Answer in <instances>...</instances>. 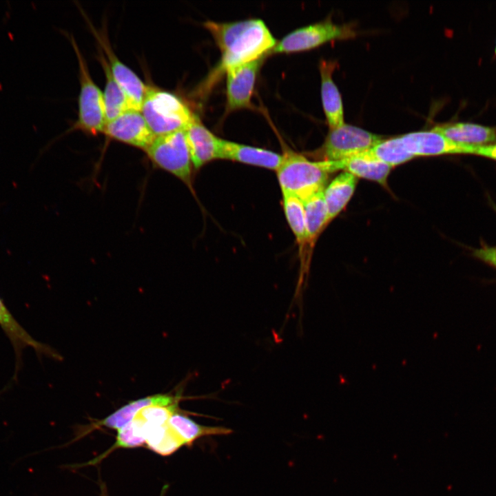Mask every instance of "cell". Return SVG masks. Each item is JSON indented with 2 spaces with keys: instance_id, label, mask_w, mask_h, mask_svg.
I'll return each instance as SVG.
<instances>
[{
  "instance_id": "1",
  "label": "cell",
  "mask_w": 496,
  "mask_h": 496,
  "mask_svg": "<svg viewBox=\"0 0 496 496\" xmlns=\"http://www.w3.org/2000/svg\"><path fill=\"white\" fill-rule=\"evenodd\" d=\"M221 52V59L207 83L233 67L269 54L276 41L265 22L251 19L234 22H204Z\"/></svg>"
},
{
  "instance_id": "2",
  "label": "cell",
  "mask_w": 496,
  "mask_h": 496,
  "mask_svg": "<svg viewBox=\"0 0 496 496\" xmlns=\"http://www.w3.org/2000/svg\"><path fill=\"white\" fill-rule=\"evenodd\" d=\"M276 172L282 193L304 201L324 190L329 173L322 161H312L303 154L285 149Z\"/></svg>"
},
{
  "instance_id": "3",
  "label": "cell",
  "mask_w": 496,
  "mask_h": 496,
  "mask_svg": "<svg viewBox=\"0 0 496 496\" xmlns=\"http://www.w3.org/2000/svg\"><path fill=\"white\" fill-rule=\"evenodd\" d=\"M141 112L156 136L184 130L195 115L176 95L149 85Z\"/></svg>"
},
{
  "instance_id": "4",
  "label": "cell",
  "mask_w": 496,
  "mask_h": 496,
  "mask_svg": "<svg viewBox=\"0 0 496 496\" xmlns=\"http://www.w3.org/2000/svg\"><path fill=\"white\" fill-rule=\"evenodd\" d=\"M70 39L78 60L80 80L78 119L74 127L96 135L103 132L106 123L103 93L92 80L74 38L71 35Z\"/></svg>"
},
{
  "instance_id": "5",
  "label": "cell",
  "mask_w": 496,
  "mask_h": 496,
  "mask_svg": "<svg viewBox=\"0 0 496 496\" xmlns=\"http://www.w3.org/2000/svg\"><path fill=\"white\" fill-rule=\"evenodd\" d=\"M184 130L156 136L145 151L156 167L178 178L194 192L193 165Z\"/></svg>"
},
{
  "instance_id": "6",
  "label": "cell",
  "mask_w": 496,
  "mask_h": 496,
  "mask_svg": "<svg viewBox=\"0 0 496 496\" xmlns=\"http://www.w3.org/2000/svg\"><path fill=\"white\" fill-rule=\"evenodd\" d=\"M356 34L352 23L337 24L328 18L291 32L276 42L269 54L305 51L330 41L349 39Z\"/></svg>"
},
{
  "instance_id": "7",
  "label": "cell",
  "mask_w": 496,
  "mask_h": 496,
  "mask_svg": "<svg viewBox=\"0 0 496 496\" xmlns=\"http://www.w3.org/2000/svg\"><path fill=\"white\" fill-rule=\"evenodd\" d=\"M382 136L349 124L329 129L324 142L313 154L321 161L344 160L369 150Z\"/></svg>"
},
{
  "instance_id": "8",
  "label": "cell",
  "mask_w": 496,
  "mask_h": 496,
  "mask_svg": "<svg viewBox=\"0 0 496 496\" xmlns=\"http://www.w3.org/2000/svg\"><path fill=\"white\" fill-rule=\"evenodd\" d=\"M103 133L109 138L145 150L156 136L141 112L130 110L105 123Z\"/></svg>"
},
{
  "instance_id": "9",
  "label": "cell",
  "mask_w": 496,
  "mask_h": 496,
  "mask_svg": "<svg viewBox=\"0 0 496 496\" xmlns=\"http://www.w3.org/2000/svg\"><path fill=\"white\" fill-rule=\"evenodd\" d=\"M265 56L226 71L227 111L232 112L251 106V99L256 76Z\"/></svg>"
},
{
  "instance_id": "10",
  "label": "cell",
  "mask_w": 496,
  "mask_h": 496,
  "mask_svg": "<svg viewBox=\"0 0 496 496\" xmlns=\"http://www.w3.org/2000/svg\"><path fill=\"white\" fill-rule=\"evenodd\" d=\"M400 136L407 150L414 157L448 154L471 155L475 147L457 143L432 129L410 132Z\"/></svg>"
},
{
  "instance_id": "11",
  "label": "cell",
  "mask_w": 496,
  "mask_h": 496,
  "mask_svg": "<svg viewBox=\"0 0 496 496\" xmlns=\"http://www.w3.org/2000/svg\"><path fill=\"white\" fill-rule=\"evenodd\" d=\"M92 31L106 54V59L114 79L126 94L132 108L141 111L148 85L117 57L104 34H99L93 28Z\"/></svg>"
},
{
  "instance_id": "12",
  "label": "cell",
  "mask_w": 496,
  "mask_h": 496,
  "mask_svg": "<svg viewBox=\"0 0 496 496\" xmlns=\"http://www.w3.org/2000/svg\"><path fill=\"white\" fill-rule=\"evenodd\" d=\"M0 327L11 342L14 351L16 362L14 377L15 378L22 365V352L27 347L32 348L39 355H44L55 359L59 358L57 353L52 348L36 340L28 333L14 318L1 298Z\"/></svg>"
},
{
  "instance_id": "13",
  "label": "cell",
  "mask_w": 496,
  "mask_h": 496,
  "mask_svg": "<svg viewBox=\"0 0 496 496\" xmlns=\"http://www.w3.org/2000/svg\"><path fill=\"white\" fill-rule=\"evenodd\" d=\"M193 167L199 169L219 159L220 138L210 132L194 115L184 130Z\"/></svg>"
},
{
  "instance_id": "14",
  "label": "cell",
  "mask_w": 496,
  "mask_h": 496,
  "mask_svg": "<svg viewBox=\"0 0 496 496\" xmlns=\"http://www.w3.org/2000/svg\"><path fill=\"white\" fill-rule=\"evenodd\" d=\"M322 161L329 173L341 169L357 178L371 180L384 187L387 185V178L393 168L375 159L368 150L344 160Z\"/></svg>"
},
{
  "instance_id": "15",
  "label": "cell",
  "mask_w": 496,
  "mask_h": 496,
  "mask_svg": "<svg viewBox=\"0 0 496 496\" xmlns=\"http://www.w3.org/2000/svg\"><path fill=\"white\" fill-rule=\"evenodd\" d=\"M282 158V154L271 150L220 138L219 159L276 171Z\"/></svg>"
},
{
  "instance_id": "16",
  "label": "cell",
  "mask_w": 496,
  "mask_h": 496,
  "mask_svg": "<svg viewBox=\"0 0 496 496\" xmlns=\"http://www.w3.org/2000/svg\"><path fill=\"white\" fill-rule=\"evenodd\" d=\"M432 130L464 145L477 147L496 142V127L472 122L445 123L436 125Z\"/></svg>"
},
{
  "instance_id": "17",
  "label": "cell",
  "mask_w": 496,
  "mask_h": 496,
  "mask_svg": "<svg viewBox=\"0 0 496 496\" xmlns=\"http://www.w3.org/2000/svg\"><path fill=\"white\" fill-rule=\"evenodd\" d=\"M337 66L338 62L333 60H322L319 65L322 102L329 129L344 124L341 95L332 78Z\"/></svg>"
},
{
  "instance_id": "18",
  "label": "cell",
  "mask_w": 496,
  "mask_h": 496,
  "mask_svg": "<svg viewBox=\"0 0 496 496\" xmlns=\"http://www.w3.org/2000/svg\"><path fill=\"white\" fill-rule=\"evenodd\" d=\"M282 207L287 223L295 236L299 249L302 268L307 267L311 251L309 249L304 208L302 200L289 194L282 193Z\"/></svg>"
},
{
  "instance_id": "19",
  "label": "cell",
  "mask_w": 496,
  "mask_h": 496,
  "mask_svg": "<svg viewBox=\"0 0 496 496\" xmlns=\"http://www.w3.org/2000/svg\"><path fill=\"white\" fill-rule=\"evenodd\" d=\"M178 404V397L168 394H157L130 402L96 425L118 430L134 420L143 408L152 405H172Z\"/></svg>"
},
{
  "instance_id": "20",
  "label": "cell",
  "mask_w": 496,
  "mask_h": 496,
  "mask_svg": "<svg viewBox=\"0 0 496 496\" xmlns=\"http://www.w3.org/2000/svg\"><path fill=\"white\" fill-rule=\"evenodd\" d=\"M358 178L344 172L336 176L323 191L330 223L348 203L355 189Z\"/></svg>"
},
{
  "instance_id": "21",
  "label": "cell",
  "mask_w": 496,
  "mask_h": 496,
  "mask_svg": "<svg viewBox=\"0 0 496 496\" xmlns=\"http://www.w3.org/2000/svg\"><path fill=\"white\" fill-rule=\"evenodd\" d=\"M99 61L105 75L103 93L106 123L130 110H134L126 94L114 79L108 62L100 50Z\"/></svg>"
},
{
  "instance_id": "22",
  "label": "cell",
  "mask_w": 496,
  "mask_h": 496,
  "mask_svg": "<svg viewBox=\"0 0 496 496\" xmlns=\"http://www.w3.org/2000/svg\"><path fill=\"white\" fill-rule=\"evenodd\" d=\"M168 424L183 441L185 445L191 446L197 439L209 435H224L232 431L223 426H208L196 423L189 417L175 412L169 418Z\"/></svg>"
},
{
  "instance_id": "23",
  "label": "cell",
  "mask_w": 496,
  "mask_h": 496,
  "mask_svg": "<svg viewBox=\"0 0 496 496\" xmlns=\"http://www.w3.org/2000/svg\"><path fill=\"white\" fill-rule=\"evenodd\" d=\"M323 191L302 201L304 208L307 239L309 250L314 247L320 233L329 223Z\"/></svg>"
},
{
  "instance_id": "24",
  "label": "cell",
  "mask_w": 496,
  "mask_h": 496,
  "mask_svg": "<svg viewBox=\"0 0 496 496\" xmlns=\"http://www.w3.org/2000/svg\"><path fill=\"white\" fill-rule=\"evenodd\" d=\"M146 426L145 444L161 455H169L185 445L183 441L167 424L158 426Z\"/></svg>"
},
{
  "instance_id": "25",
  "label": "cell",
  "mask_w": 496,
  "mask_h": 496,
  "mask_svg": "<svg viewBox=\"0 0 496 496\" xmlns=\"http://www.w3.org/2000/svg\"><path fill=\"white\" fill-rule=\"evenodd\" d=\"M379 161L391 167L404 163L414 156L407 150L400 136L383 138L368 150Z\"/></svg>"
},
{
  "instance_id": "26",
  "label": "cell",
  "mask_w": 496,
  "mask_h": 496,
  "mask_svg": "<svg viewBox=\"0 0 496 496\" xmlns=\"http://www.w3.org/2000/svg\"><path fill=\"white\" fill-rule=\"evenodd\" d=\"M145 424L135 417L132 421L117 430L115 444L110 450L136 448L145 444Z\"/></svg>"
},
{
  "instance_id": "27",
  "label": "cell",
  "mask_w": 496,
  "mask_h": 496,
  "mask_svg": "<svg viewBox=\"0 0 496 496\" xmlns=\"http://www.w3.org/2000/svg\"><path fill=\"white\" fill-rule=\"evenodd\" d=\"M178 404L172 405H152L142 409L136 415L149 426H158L168 423L171 416L176 412Z\"/></svg>"
},
{
  "instance_id": "28",
  "label": "cell",
  "mask_w": 496,
  "mask_h": 496,
  "mask_svg": "<svg viewBox=\"0 0 496 496\" xmlns=\"http://www.w3.org/2000/svg\"><path fill=\"white\" fill-rule=\"evenodd\" d=\"M473 254L476 258L496 269V246L484 245L475 249Z\"/></svg>"
},
{
  "instance_id": "29",
  "label": "cell",
  "mask_w": 496,
  "mask_h": 496,
  "mask_svg": "<svg viewBox=\"0 0 496 496\" xmlns=\"http://www.w3.org/2000/svg\"><path fill=\"white\" fill-rule=\"evenodd\" d=\"M472 155L496 161V142L486 145L474 147Z\"/></svg>"
},
{
  "instance_id": "30",
  "label": "cell",
  "mask_w": 496,
  "mask_h": 496,
  "mask_svg": "<svg viewBox=\"0 0 496 496\" xmlns=\"http://www.w3.org/2000/svg\"><path fill=\"white\" fill-rule=\"evenodd\" d=\"M495 54H496V45H495Z\"/></svg>"
}]
</instances>
